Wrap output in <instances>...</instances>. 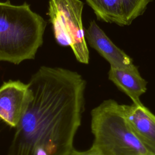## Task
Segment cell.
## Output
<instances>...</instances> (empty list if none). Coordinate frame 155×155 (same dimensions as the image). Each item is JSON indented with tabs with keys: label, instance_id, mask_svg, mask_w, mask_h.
<instances>
[{
	"label": "cell",
	"instance_id": "cell-1",
	"mask_svg": "<svg viewBox=\"0 0 155 155\" xmlns=\"http://www.w3.org/2000/svg\"><path fill=\"white\" fill-rule=\"evenodd\" d=\"M28 84L32 96L8 155H70L81 125L85 80L76 71L42 66Z\"/></svg>",
	"mask_w": 155,
	"mask_h": 155
},
{
	"label": "cell",
	"instance_id": "cell-2",
	"mask_svg": "<svg viewBox=\"0 0 155 155\" xmlns=\"http://www.w3.org/2000/svg\"><path fill=\"white\" fill-rule=\"evenodd\" d=\"M47 22L29 4L0 1V62L18 65L33 59L43 43Z\"/></svg>",
	"mask_w": 155,
	"mask_h": 155
},
{
	"label": "cell",
	"instance_id": "cell-3",
	"mask_svg": "<svg viewBox=\"0 0 155 155\" xmlns=\"http://www.w3.org/2000/svg\"><path fill=\"white\" fill-rule=\"evenodd\" d=\"M91 116L93 148L107 155H153L130 126L122 104L105 100L92 110Z\"/></svg>",
	"mask_w": 155,
	"mask_h": 155
},
{
	"label": "cell",
	"instance_id": "cell-4",
	"mask_svg": "<svg viewBox=\"0 0 155 155\" xmlns=\"http://www.w3.org/2000/svg\"><path fill=\"white\" fill-rule=\"evenodd\" d=\"M84 5L80 0H50L48 14L56 42L70 46L77 61L87 64L90 55L82 21Z\"/></svg>",
	"mask_w": 155,
	"mask_h": 155
},
{
	"label": "cell",
	"instance_id": "cell-5",
	"mask_svg": "<svg viewBox=\"0 0 155 155\" xmlns=\"http://www.w3.org/2000/svg\"><path fill=\"white\" fill-rule=\"evenodd\" d=\"M152 0H86L99 20L120 26L130 25Z\"/></svg>",
	"mask_w": 155,
	"mask_h": 155
},
{
	"label": "cell",
	"instance_id": "cell-6",
	"mask_svg": "<svg viewBox=\"0 0 155 155\" xmlns=\"http://www.w3.org/2000/svg\"><path fill=\"white\" fill-rule=\"evenodd\" d=\"M31 96L28 84L19 80L4 82L0 87V119L16 128Z\"/></svg>",
	"mask_w": 155,
	"mask_h": 155
},
{
	"label": "cell",
	"instance_id": "cell-7",
	"mask_svg": "<svg viewBox=\"0 0 155 155\" xmlns=\"http://www.w3.org/2000/svg\"><path fill=\"white\" fill-rule=\"evenodd\" d=\"M87 42L96 50L110 65L116 68H127L134 65L132 59L117 47L99 27L91 21L85 30Z\"/></svg>",
	"mask_w": 155,
	"mask_h": 155
},
{
	"label": "cell",
	"instance_id": "cell-8",
	"mask_svg": "<svg viewBox=\"0 0 155 155\" xmlns=\"http://www.w3.org/2000/svg\"><path fill=\"white\" fill-rule=\"evenodd\" d=\"M122 105L130 126L147 149L155 155V114L142 102Z\"/></svg>",
	"mask_w": 155,
	"mask_h": 155
},
{
	"label": "cell",
	"instance_id": "cell-9",
	"mask_svg": "<svg viewBox=\"0 0 155 155\" xmlns=\"http://www.w3.org/2000/svg\"><path fill=\"white\" fill-rule=\"evenodd\" d=\"M108 79L120 91L127 94L133 103H141L140 97L147 91V82L135 65L127 68L110 67Z\"/></svg>",
	"mask_w": 155,
	"mask_h": 155
},
{
	"label": "cell",
	"instance_id": "cell-10",
	"mask_svg": "<svg viewBox=\"0 0 155 155\" xmlns=\"http://www.w3.org/2000/svg\"><path fill=\"white\" fill-rule=\"evenodd\" d=\"M70 155H107L99 150L93 148L92 147L85 151H78L74 150Z\"/></svg>",
	"mask_w": 155,
	"mask_h": 155
}]
</instances>
